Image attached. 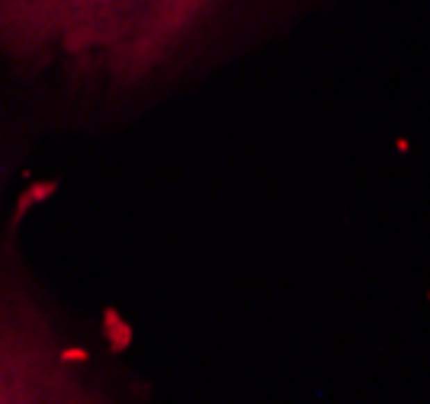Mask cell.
I'll use <instances>...</instances> for the list:
<instances>
[{"mask_svg":"<svg viewBox=\"0 0 430 404\" xmlns=\"http://www.w3.org/2000/svg\"><path fill=\"white\" fill-rule=\"evenodd\" d=\"M331 0H0V90L39 135L103 132Z\"/></svg>","mask_w":430,"mask_h":404,"instance_id":"obj_1","label":"cell"},{"mask_svg":"<svg viewBox=\"0 0 430 404\" xmlns=\"http://www.w3.org/2000/svg\"><path fill=\"white\" fill-rule=\"evenodd\" d=\"M35 142H39V132L33 128V122L0 90V219L19 196L13 193V183H19L23 164L33 154Z\"/></svg>","mask_w":430,"mask_h":404,"instance_id":"obj_3","label":"cell"},{"mask_svg":"<svg viewBox=\"0 0 430 404\" xmlns=\"http://www.w3.org/2000/svg\"><path fill=\"white\" fill-rule=\"evenodd\" d=\"M39 190H19L0 219V404H138L119 344L77 314L26 251Z\"/></svg>","mask_w":430,"mask_h":404,"instance_id":"obj_2","label":"cell"}]
</instances>
